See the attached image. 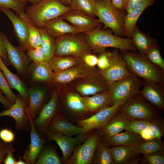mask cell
Segmentation results:
<instances>
[{
  "label": "cell",
  "mask_w": 164,
  "mask_h": 164,
  "mask_svg": "<svg viewBox=\"0 0 164 164\" xmlns=\"http://www.w3.org/2000/svg\"><path fill=\"white\" fill-rule=\"evenodd\" d=\"M134 52L121 51V55L129 71L144 80L163 86V70L151 62L145 56Z\"/></svg>",
  "instance_id": "cell-1"
},
{
  "label": "cell",
  "mask_w": 164,
  "mask_h": 164,
  "mask_svg": "<svg viewBox=\"0 0 164 164\" xmlns=\"http://www.w3.org/2000/svg\"><path fill=\"white\" fill-rule=\"evenodd\" d=\"M71 10L70 6L60 0H43L26 7L25 13L37 28L44 26L49 21L61 16Z\"/></svg>",
  "instance_id": "cell-2"
},
{
  "label": "cell",
  "mask_w": 164,
  "mask_h": 164,
  "mask_svg": "<svg viewBox=\"0 0 164 164\" xmlns=\"http://www.w3.org/2000/svg\"><path fill=\"white\" fill-rule=\"evenodd\" d=\"M83 34L91 50L96 53L105 52L108 47L114 48L122 51L136 50L132 39L114 35L108 30L99 29Z\"/></svg>",
  "instance_id": "cell-3"
},
{
  "label": "cell",
  "mask_w": 164,
  "mask_h": 164,
  "mask_svg": "<svg viewBox=\"0 0 164 164\" xmlns=\"http://www.w3.org/2000/svg\"><path fill=\"white\" fill-rule=\"evenodd\" d=\"M96 15L106 28H108L117 36H125V16L116 7L111 0H97Z\"/></svg>",
  "instance_id": "cell-4"
},
{
  "label": "cell",
  "mask_w": 164,
  "mask_h": 164,
  "mask_svg": "<svg viewBox=\"0 0 164 164\" xmlns=\"http://www.w3.org/2000/svg\"><path fill=\"white\" fill-rule=\"evenodd\" d=\"M68 34L55 39V56H73L81 58L91 50L83 34Z\"/></svg>",
  "instance_id": "cell-5"
},
{
  "label": "cell",
  "mask_w": 164,
  "mask_h": 164,
  "mask_svg": "<svg viewBox=\"0 0 164 164\" xmlns=\"http://www.w3.org/2000/svg\"><path fill=\"white\" fill-rule=\"evenodd\" d=\"M142 80L132 74L115 81L109 86L108 92L110 105L120 102H125L139 93Z\"/></svg>",
  "instance_id": "cell-6"
},
{
  "label": "cell",
  "mask_w": 164,
  "mask_h": 164,
  "mask_svg": "<svg viewBox=\"0 0 164 164\" xmlns=\"http://www.w3.org/2000/svg\"><path fill=\"white\" fill-rule=\"evenodd\" d=\"M99 132L88 136L82 144L74 149L71 156L64 162L67 164H90L91 163L100 142Z\"/></svg>",
  "instance_id": "cell-7"
},
{
  "label": "cell",
  "mask_w": 164,
  "mask_h": 164,
  "mask_svg": "<svg viewBox=\"0 0 164 164\" xmlns=\"http://www.w3.org/2000/svg\"><path fill=\"white\" fill-rule=\"evenodd\" d=\"M107 54L110 64L106 69L99 72L109 86L114 82L132 74L127 68L125 62L118 51L115 49Z\"/></svg>",
  "instance_id": "cell-8"
},
{
  "label": "cell",
  "mask_w": 164,
  "mask_h": 164,
  "mask_svg": "<svg viewBox=\"0 0 164 164\" xmlns=\"http://www.w3.org/2000/svg\"><path fill=\"white\" fill-rule=\"evenodd\" d=\"M125 102H120L100 110L91 116L79 120L78 125L89 132L95 129H100L108 123L120 109Z\"/></svg>",
  "instance_id": "cell-9"
},
{
  "label": "cell",
  "mask_w": 164,
  "mask_h": 164,
  "mask_svg": "<svg viewBox=\"0 0 164 164\" xmlns=\"http://www.w3.org/2000/svg\"><path fill=\"white\" fill-rule=\"evenodd\" d=\"M61 17L79 33L84 34L101 29V23L98 19L78 11L71 10Z\"/></svg>",
  "instance_id": "cell-10"
},
{
  "label": "cell",
  "mask_w": 164,
  "mask_h": 164,
  "mask_svg": "<svg viewBox=\"0 0 164 164\" xmlns=\"http://www.w3.org/2000/svg\"><path fill=\"white\" fill-rule=\"evenodd\" d=\"M139 94L127 101L121 106V108L122 112L128 118L136 120L153 119L154 114L153 109L138 97Z\"/></svg>",
  "instance_id": "cell-11"
},
{
  "label": "cell",
  "mask_w": 164,
  "mask_h": 164,
  "mask_svg": "<svg viewBox=\"0 0 164 164\" xmlns=\"http://www.w3.org/2000/svg\"><path fill=\"white\" fill-rule=\"evenodd\" d=\"M0 33L10 64L14 67L20 74L26 73L31 60L19 46H14L4 33L1 31Z\"/></svg>",
  "instance_id": "cell-12"
},
{
  "label": "cell",
  "mask_w": 164,
  "mask_h": 164,
  "mask_svg": "<svg viewBox=\"0 0 164 164\" xmlns=\"http://www.w3.org/2000/svg\"><path fill=\"white\" fill-rule=\"evenodd\" d=\"M100 74L99 71L83 63L62 71L53 72L52 80L55 82L64 84L78 78L94 77Z\"/></svg>",
  "instance_id": "cell-13"
},
{
  "label": "cell",
  "mask_w": 164,
  "mask_h": 164,
  "mask_svg": "<svg viewBox=\"0 0 164 164\" xmlns=\"http://www.w3.org/2000/svg\"><path fill=\"white\" fill-rule=\"evenodd\" d=\"M59 92L54 90L48 102L42 107L39 114L33 121L37 132H45L51 120L58 113Z\"/></svg>",
  "instance_id": "cell-14"
},
{
  "label": "cell",
  "mask_w": 164,
  "mask_h": 164,
  "mask_svg": "<svg viewBox=\"0 0 164 164\" xmlns=\"http://www.w3.org/2000/svg\"><path fill=\"white\" fill-rule=\"evenodd\" d=\"M26 105L20 95H16L15 102L8 108L0 112V117L9 116L14 119L15 127L18 131H29L31 123L25 110Z\"/></svg>",
  "instance_id": "cell-15"
},
{
  "label": "cell",
  "mask_w": 164,
  "mask_h": 164,
  "mask_svg": "<svg viewBox=\"0 0 164 164\" xmlns=\"http://www.w3.org/2000/svg\"><path fill=\"white\" fill-rule=\"evenodd\" d=\"M45 133L50 140L56 142L60 147L63 154L62 160L64 162L71 156L76 146L83 142L88 137L87 133L78 135L75 137L47 131Z\"/></svg>",
  "instance_id": "cell-16"
},
{
  "label": "cell",
  "mask_w": 164,
  "mask_h": 164,
  "mask_svg": "<svg viewBox=\"0 0 164 164\" xmlns=\"http://www.w3.org/2000/svg\"><path fill=\"white\" fill-rule=\"evenodd\" d=\"M46 131L70 136L89 132L83 127L71 123L58 113L51 120L47 126Z\"/></svg>",
  "instance_id": "cell-17"
},
{
  "label": "cell",
  "mask_w": 164,
  "mask_h": 164,
  "mask_svg": "<svg viewBox=\"0 0 164 164\" xmlns=\"http://www.w3.org/2000/svg\"><path fill=\"white\" fill-rule=\"evenodd\" d=\"M0 11L8 17L12 23L19 46L24 50L28 47V31L27 25L24 21L12 10L0 7Z\"/></svg>",
  "instance_id": "cell-18"
},
{
  "label": "cell",
  "mask_w": 164,
  "mask_h": 164,
  "mask_svg": "<svg viewBox=\"0 0 164 164\" xmlns=\"http://www.w3.org/2000/svg\"><path fill=\"white\" fill-rule=\"evenodd\" d=\"M30 122V142L25 149L22 158L27 164H35L44 147L45 141L36 129L33 121Z\"/></svg>",
  "instance_id": "cell-19"
},
{
  "label": "cell",
  "mask_w": 164,
  "mask_h": 164,
  "mask_svg": "<svg viewBox=\"0 0 164 164\" xmlns=\"http://www.w3.org/2000/svg\"><path fill=\"white\" fill-rule=\"evenodd\" d=\"M142 84L143 87L139 93L152 104L162 109L164 105L163 86L144 80Z\"/></svg>",
  "instance_id": "cell-20"
},
{
  "label": "cell",
  "mask_w": 164,
  "mask_h": 164,
  "mask_svg": "<svg viewBox=\"0 0 164 164\" xmlns=\"http://www.w3.org/2000/svg\"><path fill=\"white\" fill-rule=\"evenodd\" d=\"M28 94L29 102L25 108L26 112L30 121H33L43 107L45 91L42 89L32 88L28 90Z\"/></svg>",
  "instance_id": "cell-21"
},
{
  "label": "cell",
  "mask_w": 164,
  "mask_h": 164,
  "mask_svg": "<svg viewBox=\"0 0 164 164\" xmlns=\"http://www.w3.org/2000/svg\"><path fill=\"white\" fill-rule=\"evenodd\" d=\"M155 0H141L136 8L125 16L124 32L128 38L132 36L140 15L147 7L152 6Z\"/></svg>",
  "instance_id": "cell-22"
},
{
  "label": "cell",
  "mask_w": 164,
  "mask_h": 164,
  "mask_svg": "<svg viewBox=\"0 0 164 164\" xmlns=\"http://www.w3.org/2000/svg\"><path fill=\"white\" fill-rule=\"evenodd\" d=\"M0 69L11 88L17 90L23 101L26 108L29 102L28 90L20 78L8 68L0 56Z\"/></svg>",
  "instance_id": "cell-23"
},
{
  "label": "cell",
  "mask_w": 164,
  "mask_h": 164,
  "mask_svg": "<svg viewBox=\"0 0 164 164\" xmlns=\"http://www.w3.org/2000/svg\"><path fill=\"white\" fill-rule=\"evenodd\" d=\"M44 27L48 32L55 39L68 34L79 33L61 16L47 22Z\"/></svg>",
  "instance_id": "cell-24"
},
{
  "label": "cell",
  "mask_w": 164,
  "mask_h": 164,
  "mask_svg": "<svg viewBox=\"0 0 164 164\" xmlns=\"http://www.w3.org/2000/svg\"><path fill=\"white\" fill-rule=\"evenodd\" d=\"M114 116L105 126L100 129L99 133L101 136L110 137L121 132L131 121L129 118L122 112Z\"/></svg>",
  "instance_id": "cell-25"
},
{
  "label": "cell",
  "mask_w": 164,
  "mask_h": 164,
  "mask_svg": "<svg viewBox=\"0 0 164 164\" xmlns=\"http://www.w3.org/2000/svg\"><path fill=\"white\" fill-rule=\"evenodd\" d=\"M103 137L106 143L115 146L126 145L136 147L144 140L139 134L127 131L112 136Z\"/></svg>",
  "instance_id": "cell-26"
},
{
  "label": "cell",
  "mask_w": 164,
  "mask_h": 164,
  "mask_svg": "<svg viewBox=\"0 0 164 164\" xmlns=\"http://www.w3.org/2000/svg\"><path fill=\"white\" fill-rule=\"evenodd\" d=\"M82 98L88 112H96L104 108L111 106L108 91L100 93L91 97H82Z\"/></svg>",
  "instance_id": "cell-27"
},
{
  "label": "cell",
  "mask_w": 164,
  "mask_h": 164,
  "mask_svg": "<svg viewBox=\"0 0 164 164\" xmlns=\"http://www.w3.org/2000/svg\"><path fill=\"white\" fill-rule=\"evenodd\" d=\"M109 149L114 164L128 163L139 154L136 147L135 146H115Z\"/></svg>",
  "instance_id": "cell-28"
},
{
  "label": "cell",
  "mask_w": 164,
  "mask_h": 164,
  "mask_svg": "<svg viewBox=\"0 0 164 164\" xmlns=\"http://www.w3.org/2000/svg\"><path fill=\"white\" fill-rule=\"evenodd\" d=\"M81 58L73 56H54L48 62L51 69L54 72H60L83 63Z\"/></svg>",
  "instance_id": "cell-29"
},
{
  "label": "cell",
  "mask_w": 164,
  "mask_h": 164,
  "mask_svg": "<svg viewBox=\"0 0 164 164\" xmlns=\"http://www.w3.org/2000/svg\"><path fill=\"white\" fill-rule=\"evenodd\" d=\"M132 37L133 43L139 53L145 56L148 50L156 44L155 40L142 32L136 26Z\"/></svg>",
  "instance_id": "cell-30"
},
{
  "label": "cell",
  "mask_w": 164,
  "mask_h": 164,
  "mask_svg": "<svg viewBox=\"0 0 164 164\" xmlns=\"http://www.w3.org/2000/svg\"><path fill=\"white\" fill-rule=\"evenodd\" d=\"M65 99L69 109L80 119H85L84 115L88 111L84 104L82 97L77 93L70 92L66 95Z\"/></svg>",
  "instance_id": "cell-31"
},
{
  "label": "cell",
  "mask_w": 164,
  "mask_h": 164,
  "mask_svg": "<svg viewBox=\"0 0 164 164\" xmlns=\"http://www.w3.org/2000/svg\"><path fill=\"white\" fill-rule=\"evenodd\" d=\"M31 65L30 70L33 80L38 82L53 80V72L48 63L44 61L39 64H36L33 62Z\"/></svg>",
  "instance_id": "cell-32"
},
{
  "label": "cell",
  "mask_w": 164,
  "mask_h": 164,
  "mask_svg": "<svg viewBox=\"0 0 164 164\" xmlns=\"http://www.w3.org/2000/svg\"><path fill=\"white\" fill-rule=\"evenodd\" d=\"M39 30L41 37L40 46L44 52L45 61L48 63L55 56V39L48 32L44 27L39 28Z\"/></svg>",
  "instance_id": "cell-33"
},
{
  "label": "cell",
  "mask_w": 164,
  "mask_h": 164,
  "mask_svg": "<svg viewBox=\"0 0 164 164\" xmlns=\"http://www.w3.org/2000/svg\"><path fill=\"white\" fill-rule=\"evenodd\" d=\"M105 83H107L103 82L99 78L93 82L78 85L76 87V90L83 96L94 95L108 91L109 88L108 87V85L105 84Z\"/></svg>",
  "instance_id": "cell-34"
},
{
  "label": "cell",
  "mask_w": 164,
  "mask_h": 164,
  "mask_svg": "<svg viewBox=\"0 0 164 164\" xmlns=\"http://www.w3.org/2000/svg\"><path fill=\"white\" fill-rule=\"evenodd\" d=\"M19 15L24 21L27 26L28 31V47H34L40 46L41 37L39 29L32 23L25 12L20 13Z\"/></svg>",
  "instance_id": "cell-35"
},
{
  "label": "cell",
  "mask_w": 164,
  "mask_h": 164,
  "mask_svg": "<svg viewBox=\"0 0 164 164\" xmlns=\"http://www.w3.org/2000/svg\"><path fill=\"white\" fill-rule=\"evenodd\" d=\"M97 0H72L70 6L72 10L78 11L95 17Z\"/></svg>",
  "instance_id": "cell-36"
},
{
  "label": "cell",
  "mask_w": 164,
  "mask_h": 164,
  "mask_svg": "<svg viewBox=\"0 0 164 164\" xmlns=\"http://www.w3.org/2000/svg\"><path fill=\"white\" fill-rule=\"evenodd\" d=\"M91 163L95 164H114L109 148L100 141L95 152Z\"/></svg>",
  "instance_id": "cell-37"
},
{
  "label": "cell",
  "mask_w": 164,
  "mask_h": 164,
  "mask_svg": "<svg viewBox=\"0 0 164 164\" xmlns=\"http://www.w3.org/2000/svg\"><path fill=\"white\" fill-rule=\"evenodd\" d=\"M62 162L55 150L50 147H44L35 164H61Z\"/></svg>",
  "instance_id": "cell-38"
},
{
  "label": "cell",
  "mask_w": 164,
  "mask_h": 164,
  "mask_svg": "<svg viewBox=\"0 0 164 164\" xmlns=\"http://www.w3.org/2000/svg\"><path fill=\"white\" fill-rule=\"evenodd\" d=\"M144 141L136 146L139 153L145 155L162 151L163 145L160 140L155 139Z\"/></svg>",
  "instance_id": "cell-39"
},
{
  "label": "cell",
  "mask_w": 164,
  "mask_h": 164,
  "mask_svg": "<svg viewBox=\"0 0 164 164\" xmlns=\"http://www.w3.org/2000/svg\"><path fill=\"white\" fill-rule=\"evenodd\" d=\"M146 57L152 63L164 70V61L161 55L159 49L156 44L148 51Z\"/></svg>",
  "instance_id": "cell-40"
},
{
  "label": "cell",
  "mask_w": 164,
  "mask_h": 164,
  "mask_svg": "<svg viewBox=\"0 0 164 164\" xmlns=\"http://www.w3.org/2000/svg\"><path fill=\"white\" fill-rule=\"evenodd\" d=\"M26 50L27 55L33 63L39 64L45 61L44 52L40 45L34 47H28Z\"/></svg>",
  "instance_id": "cell-41"
},
{
  "label": "cell",
  "mask_w": 164,
  "mask_h": 164,
  "mask_svg": "<svg viewBox=\"0 0 164 164\" xmlns=\"http://www.w3.org/2000/svg\"><path fill=\"white\" fill-rule=\"evenodd\" d=\"M26 3L15 0H0V7L11 9L19 15L25 12Z\"/></svg>",
  "instance_id": "cell-42"
},
{
  "label": "cell",
  "mask_w": 164,
  "mask_h": 164,
  "mask_svg": "<svg viewBox=\"0 0 164 164\" xmlns=\"http://www.w3.org/2000/svg\"><path fill=\"white\" fill-rule=\"evenodd\" d=\"M0 90L12 104L15 102L16 95L12 92L0 69Z\"/></svg>",
  "instance_id": "cell-43"
},
{
  "label": "cell",
  "mask_w": 164,
  "mask_h": 164,
  "mask_svg": "<svg viewBox=\"0 0 164 164\" xmlns=\"http://www.w3.org/2000/svg\"><path fill=\"white\" fill-rule=\"evenodd\" d=\"M151 120L131 121L126 125L124 130L139 134L140 131L148 124Z\"/></svg>",
  "instance_id": "cell-44"
},
{
  "label": "cell",
  "mask_w": 164,
  "mask_h": 164,
  "mask_svg": "<svg viewBox=\"0 0 164 164\" xmlns=\"http://www.w3.org/2000/svg\"><path fill=\"white\" fill-rule=\"evenodd\" d=\"M148 125L156 139L161 140L163 134V123L158 119H152L150 121Z\"/></svg>",
  "instance_id": "cell-45"
},
{
  "label": "cell",
  "mask_w": 164,
  "mask_h": 164,
  "mask_svg": "<svg viewBox=\"0 0 164 164\" xmlns=\"http://www.w3.org/2000/svg\"><path fill=\"white\" fill-rule=\"evenodd\" d=\"M144 159L147 164H164V157L162 151L144 155Z\"/></svg>",
  "instance_id": "cell-46"
},
{
  "label": "cell",
  "mask_w": 164,
  "mask_h": 164,
  "mask_svg": "<svg viewBox=\"0 0 164 164\" xmlns=\"http://www.w3.org/2000/svg\"><path fill=\"white\" fill-rule=\"evenodd\" d=\"M15 138L14 133L11 130L3 128L0 130V138L4 142L8 143L14 141Z\"/></svg>",
  "instance_id": "cell-47"
},
{
  "label": "cell",
  "mask_w": 164,
  "mask_h": 164,
  "mask_svg": "<svg viewBox=\"0 0 164 164\" xmlns=\"http://www.w3.org/2000/svg\"><path fill=\"white\" fill-rule=\"evenodd\" d=\"M81 58L84 63L89 67L94 68L97 65L98 57L94 54L91 53H87Z\"/></svg>",
  "instance_id": "cell-48"
},
{
  "label": "cell",
  "mask_w": 164,
  "mask_h": 164,
  "mask_svg": "<svg viewBox=\"0 0 164 164\" xmlns=\"http://www.w3.org/2000/svg\"><path fill=\"white\" fill-rule=\"evenodd\" d=\"M101 53L98 58L97 65L101 70H102L109 66L110 62L107 52H104Z\"/></svg>",
  "instance_id": "cell-49"
},
{
  "label": "cell",
  "mask_w": 164,
  "mask_h": 164,
  "mask_svg": "<svg viewBox=\"0 0 164 164\" xmlns=\"http://www.w3.org/2000/svg\"><path fill=\"white\" fill-rule=\"evenodd\" d=\"M141 0H123V9L128 13L134 9Z\"/></svg>",
  "instance_id": "cell-50"
},
{
  "label": "cell",
  "mask_w": 164,
  "mask_h": 164,
  "mask_svg": "<svg viewBox=\"0 0 164 164\" xmlns=\"http://www.w3.org/2000/svg\"><path fill=\"white\" fill-rule=\"evenodd\" d=\"M11 144V143H6L2 140L0 141V164L4 163L8 150Z\"/></svg>",
  "instance_id": "cell-51"
},
{
  "label": "cell",
  "mask_w": 164,
  "mask_h": 164,
  "mask_svg": "<svg viewBox=\"0 0 164 164\" xmlns=\"http://www.w3.org/2000/svg\"><path fill=\"white\" fill-rule=\"evenodd\" d=\"M15 151L13 146L11 144L4 160L5 164H15L16 160L14 155V152Z\"/></svg>",
  "instance_id": "cell-52"
},
{
  "label": "cell",
  "mask_w": 164,
  "mask_h": 164,
  "mask_svg": "<svg viewBox=\"0 0 164 164\" xmlns=\"http://www.w3.org/2000/svg\"><path fill=\"white\" fill-rule=\"evenodd\" d=\"M0 56L2 58L4 62L7 66L10 64L8 60L7 53L0 33Z\"/></svg>",
  "instance_id": "cell-53"
},
{
  "label": "cell",
  "mask_w": 164,
  "mask_h": 164,
  "mask_svg": "<svg viewBox=\"0 0 164 164\" xmlns=\"http://www.w3.org/2000/svg\"><path fill=\"white\" fill-rule=\"evenodd\" d=\"M0 103L6 109L8 108L12 103L3 94L0 90Z\"/></svg>",
  "instance_id": "cell-54"
},
{
  "label": "cell",
  "mask_w": 164,
  "mask_h": 164,
  "mask_svg": "<svg viewBox=\"0 0 164 164\" xmlns=\"http://www.w3.org/2000/svg\"><path fill=\"white\" fill-rule=\"evenodd\" d=\"M114 5L119 9H124L123 0H111Z\"/></svg>",
  "instance_id": "cell-55"
},
{
  "label": "cell",
  "mask_w": 164,
  "mask_h": 164,
  "mask_svg": "<svg viewBox=\"0 0 164 164\" xmlns=\"http://www.w3.org/2000/svg\"><path fill=\"white\" fill-rule=\"evenodd\" d=\"M64 5L70 6L71 4L72 0H60Z\"/></svg>",
  "instance_id": "cell-56"
},
{
  "label": "cell",
  "mask_w": 164,
  "mask_h": 164,
  "mask_svg": "<svg viewBox=\"0 0 164 164\" xmlns=\"http://www.w3.org/2000/svg\"><path fill=\"white\" fill-rule=\"evenodd\" d=\"M18 160L16 161L15 164H27V163L24 161L22 158L19 156H18Z\"/></svg>",
  "instance_id": "cell-57"
},
{
  "label": "cell",
  "mask_w": 164,
  "mask_h": 164,
  "mask_svg": "<svg viewBox=\"0 0 164 164\" xmlns=\"http://www.w3.org/2000/svg\"><path fill=\"white\" fill-rule=\"evenodd\" d=\"M43 0H29V2L31 4H37Z\"/></svg>",
  "instance_id": "cell-58"
},
{
  "label": "cell",
  "mask_w": 164,
  "mask_h": 164,
  "mask_svg": "<svg viewBox=\"0 0 164 164\" xmlns=\"http://www.w3.org/2000/svg\"><path fill=\"white\" fill-rule=\"evenodd\" d=\"M16 1L22 2H29V0H15Z\"/></svg>",
  "instance_id": "cell-59"
}]
</instances>
